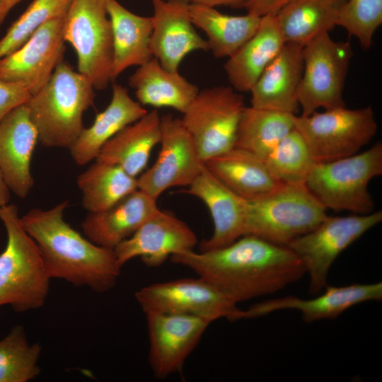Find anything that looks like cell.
Masks as SVG:
<instances>
[{"label":"cell","instance_id":"14","mask_svg":"<svg viewBox=\"0 0 382 382\" xmlns=\"http://www.w3.org/2000/svg\"><path fill=\"white\" fill-rule=\"evenodd\" d=\"M149 340V363L154 377L181 371L212 322L190 315L145 313Z\"/></svg>","mask_w":382,"mask_h":382},{"label":"cell","instance_id":"10","mask_svg":"<svg viewBox=\"0 0 382 382\" xmlns=\"http://www.w3.org/2000/svg\"><path fill=\"white\" fill-rule=\"evenodd\" d=\"M382 221V212L328 216L286 246L302 261L309 276L308 291L319 294L328 286L330 269L347 248Z\"/></svg>","mask_w":382,"mask_h":382},{"label":"cell","instance_id":"33","mask_svg":"<svg viewBox=\"0 0 382 382\" xmlns=\"http://www.w3.org/2000/svg\"><path fill=\"white\" fill-rule=\"evenodd\" d=\"M42 347L30 343L23 326L16 325L0 340V382H28L40 373Z\"/></svg>","mask_w":382,"mask_h":382},{"label":"cell","instance_id":"31","mask_svg":"<svg viewBox=\"0 0 382 382\" xmlns=\"http://www.w3.org/2000/svg\"><path fill=\"white\" fill-rule=\"evenodd\" d=\"M294 115L245 106L240 119L233 147L248 151L265 161L294 129Z\"/></svg>","mask_w":382,"mask_h":382},{"label":"cell","instance_id":"5","mask_svg":"<svg viewBox=\"0 0 382 382\" xmlns=\"http://www.w3.org/2000/svg\"><path fill=\"white\" fill-rule=\"evenodd\" d=\"M382 174V143L366 151L326 163H315L306 186L327 210L355 214L374 212L369 182Z\"/></svg>","mask_w":382,"mask_h":382},{"label":"cell","instance_id":"7","mask_svg":"<svg viewBox=\"0 0 382 382\" xmlns=\"http://www.w3.org/2000/svg\"><path fill=\"white\" fill-rule=\"evenodd\" d=\"M294 128L305 141L313 161L326 163L354 155L375 136L371 107H346L293 116Z\"/></svg>","mask_w":382,"mask_h":382},{"label":"cell","instance_id":"27","mask_svg":"<svg viewBox=\"0 0 382 382\" xmlns=\"http://www.w3.org/2000/svg\"><path fill=\"white\" fill-rule=\"evenodd\" d=\"M105 4L112 33L113 81L127 68L141 66L153 57L150 48L153 21L152 17L129 11L117 0H106Z\"/></svg>","mask_w":382,"mask_h":382},{"label":"cell","instance_id":"37","mask_svg":"<svg viewBox=\"0 0 382 382\" xmlns=\"http://www.w3.org/2000/svg\"><path fill=\"white\" fill-rule=\"evenodd\" d=\"M31 97L24 84L0 79V122L13 109L27 103Z\"/></svg>","mask_w":382,"mask_h":382},{"label":"cell","instance_id":"38","mask_svg":"<svg viewBox=\"0 0 382 382\" xmlns=\"http://www.w3.org/2000/svg\"><path fill=\"white\" fill-rule=\"evenodd\" d=\"M292 0H248L245 8L248 13L259 17L274 16Z\"/></svg>","mask_w":382,"mask_h":382},{"label":"cell","instance_id":"8","mask_svg":"<svg viewBox=\"0 0 382 382\" xmlns=\"http://www.w3.org/2000/svg\"><path fill=\"white\" fill-rule=\"evenodd\" d=\"M106 0H71L64 22V39L74 49L78 70L94 89L112 82V33Z\"/></svg>","mask_w":382,"mask_h":382},{"label":"cell","instance_id":"21","mask_svg":"<svg viewBox=\"0 0 382 382\" xmlns=\"http://www.w3.org/2000/svg\"><path fill=\"white\" fill-rule=\"evenodd\" d=\"M303 69V46L285 43L250 91V106L296 115Z\"/></svg>","mask_w":382,"mask_h":382},{"label":"cell","instance_id":"39","mask_svg":"<svg viewBox=\"0 0 382 382\" xmlns=\"http://www.w3.org/2000/svg\"><path fill=\"white\" fill-rule=\"evenodd\" d=\"M190 4L208 6H227L233 8H245L248 0H186Z\"/></svg>","mask_w":382,"mask_h":382},{"label":"cell","instance_id":"18","mask_svg":"<svg viewBox=\"0 0 382 382\" xmlns=\"http://www.w3.org/2000/svg\"><path fill=\"white\" fill-rule=\"evenodd\" d=\"M322 294L310 299L293 296L256 303L238 311L237 320L255 318L274 311L294 309L300 311L306 323L334 319L348 308L369 301H381L382 283L353 284L342 286H327Z\"/></svg>","mask_w":382,"mask_h":382},{"label":"cell","instance_id":"15","mask_svg":"<svg viewBox=\"0 0 382 382\" xmlns=\"http://www.w3.org/2000/svg\"><path fill=\"white\" fill-rule=\"evenodd\" d=\"M65 14L43 23L18 49L1 58L0 79L24 84L32 96L41 89L62 61Z\"/></svg>","mask_w":382,"mask_h":382},{"label":"cell","instance_id":"12","mask_svg":"<svg viewBox=\"0 0 382 382\" xmlns=\"http://www.w3.org/2000/svg\"><path fill=\"white\" fill-rule=\"evenodd\" d=\"M144 313L190 315L213 322L237 320L240 308L213 284L203 279L182 278L145 286L135 292Z\"/></svg>","mask_w":382,"mask_h":382},{"label":"cell","instance_id":"32","mask_svg":"<svg viewBox=\"0 0 382 382\" xmlns=\"http://www.w3.org/2000/svg\"><path fill=\"white\" fill-rule=\"evenodd\" d=\"M76 184L88 212L105 210L138 189L137 178L116 165L96 160L78 175Z\"/></svg>","mask_w":382,"mask_h":382},{"label":"cell","instance_id":"40","mask_svg":"<svg viewBox=\"0 0 382 382\" xmlns=\"http://www.w3.org/2000/svg\"><path fill=\"white\" fill-rule=\"evenodd\" d=\"M11 190L0 170V209L9 204Z\"/></svg>","mask_w":382,"mask_h":382},{"label":"cell","instance_id":"20","mask_svg":"<svg viewBox=\"0 0 382 382\" xmlns=\"http://www.w3.org/2000/svg\"><path fill=\"white\" fill-rule=\"evenodd\" d=\"M185 192L201 199L212 218V235L200 243V251L226 246L245 235V200L224 185L205 166Z\"/></svg>","mask_w":382,"mask_h":382},{"label":"cell","instance_id":"2","mask_svg":"<svg viewBox=\"0 0 382 382\" xmlns=\"http://www.w3.org/2000/svg\"><path fill=\"white\" fill-rule=\"evenodd\" d=\"M68 200L47 209L35 208L20 216L25 231L36 243L51 279L104 293L116 284L120 274L113 249L98 245L64 219Z\"/></svg>","mask_w":382,"mask_h":382},{"label":"cell","instance_id":"36","mask_svg":"<svg viewBox=\"0 0 382 382\" xmlns=\"http://www.w3.org/2000/svg\"><path fill=\"white\" fill-rule=\"evenodd\" d=\"M382 23V0H347L338 13L336 25L369 49L374 35Z\"/></svg>","mask_w":382,"mask_h":382},{"label":"cell","instance_id":"35","mask_svg":"<svg viewBox=\"0 0 382 382\" xmlns=\"http://www.w3.org/2000/svg\"><path fill=\"white\" fill-rule=\"evenodd\" d=\"M71 0H33L0 39V59L23 45L45 22L66 13Z\"/></svg>","mask_w":382,"mask_h":382},{"label":"cell","instance_id":"16","mask_svg":"<svg viewBox=\"0 0 382 382\" xmlns=\"http://www.w3.org/2000/svg\"><path fill=\"white\" fill-rule=\"evenodd\" d=\"M197 243L196 234L185 222L158 209L114 251L121 268L138 257L146 266L156 267L173 255L194 250Z\"/></svg>","mask_w":382,"mask_h":382},{"label":"cell","instance_id":"11","mask_svg":"<svg viewBox=\"0 0 382 382\" xmlns=\"http://www.w3.org/2000/svg\"><path fill=\"white\" fill-rule=\"evenodd\" d=\"M244 97L231 86L199 91L181 119L203 161L234 146Z\"/></svg>","mask_w":382,"mask_h":382},{"label":"cell","instance_id":"1","mask_svg":"<svg viewBox=\"0 0 382 382\" xmlns=\"http://www.w3.org/2000/svg\"><path fill=\"white\" fill-rule=\"evenodd\" d=\"M170 260L192 270L236 305L279 291L306 273L289 248L251 235L219 248L175 254Z\"/></svg>","mask_w":382,"mask_h":382},{"label":"cell","instance_id":"3","mask_svg":"<svg viewBox=\"0 0 382 382\" xmlns=\"http://www.w3.org/2000/svg\"><path fill=\"white\" fill-rule=\"evenodd\" d=\"M94 90L68 63L57 65L48 81L26 103L43 146L69 148L85 127L83 113L93 104Z\"/></svg>","mask_w":382,"mask_h":382},{"label":"cell","instance_id":"6","mask_svg":"<svg viewBox=\"0 0 382 382\" xmlns=\"http://www.w3.org/2000/svg\"><path fill=\"white\" fill-rule=\"evenodd\" d=\"M327 216L326 209L305 184H282L267 196L245 200V235L286 245L313 230Z\"/></svg>","mask_w":382,"mask_h":382},{"label":"cell","instance_id":"9","mask_svg":"<svg viewBox=\"0 0 382 382\" xmlns=\"http://www.w3.org/2000/svg\"><path fill=\"white\" fill-rule=\"evenodd\" d=\"M352 54L349 42L335 41L329 33L303 46V69L296 93L301 115L346 107L342 93Z\"/></svg>","mask_w":382,"mask_h":382},{"label":"cell","instance_id":"17","mask_svg":"<svg viewBox=\"0 0 382 382\" xmlns=\"http://www.w3.org/2000/svg\"><path fill=\"white\" fill-rule=\"evenodd\" d=\"M154 7L150 48L153 57L168 71H178L190 52L207 51V40L195 30L186 0H151Z\"/></svg>","mask_w":382,"mask_h":382},{"label":"cell","instance_id":"23","mask_svg":"<svg viewBox=\"0 0 382 382\" xmlns=\"http://www.w3.org/2000/svg\"><path fill=\"white\" fill-rule=\"evenodd\" d=\"M133 100L122 86L113 83L112 98L107 108L96 116L93 123L84 127L68 149L76 164L84 166L96 160L104 144L124 127L147 113Z\"/></svg>","mask_w":382,"mask_h":382},{"label":"cell","instance_id":"4","mask_svg":"<svg viewBox=\"0 0 382 382\" xmlns=\"http://www.w3.org/2000/svg\"><path fill=\"white\" fill-rule=\"evenodd\" d=\"M0 220L6 233L0 253V306L18 313L37 309L45 303L51 279L39 248L23 228L16 204L1 209Z\"/></svg>","mask_w":382,"mask_h":382},{"label":"cell","instance_id":"30","mask_svg":"<svg viewBox=\"0 0 382 382\" xmlns=\"http://www.w3.org/2000/svg\"><path fill=\"white\" fill-rule=\"evenodd\" d=\"M347 0H292L274 16L286 43L305 45L329 33Z\"/></svg>","mask_w":382,"mask_h":382},{"label":"cell","instance_id":"34","mask_svg":"<svg viewBox=\"0 0 382 382\" xmlns=\"http://www.w3.org/2000/svg\"><path fill=\"white\" fill-rule=\"evenodd\" d=\"M272 176L282 184H305L314 165L308 148L294 128L265 160Z\"/></svg>","mask_w":382,"mask_h":382},{"label":"cell","instance_id":"25","mask_svg":"<svg viewBox=\"0 0 382 382\" xmlns=\"http://www.w3.org/2000/svg\"><path fill=\"white\" fill-rule=\"evenodd\" d=\"M285 43L274 16L261 17L255 33L224 64L231 87L239 93L250 91Z\"/></svg>","mask_w":382,"mask_h":382},{"label":"cell","instance_id":"22","mask_svg":"<svg viewBox=\"0 0 382 382\" xmlns=\"http://www.w3.org/2000/svg\"><path fill=\"white\" fill-rule=\"evenodd\" d=\"M158 209L156 199L137 189L105 210L88 212L81 228L94 243L114 250Z\"/></svg>","mask_w":382,"mask_h":382},{"label":"cell","instance_id":"24","mask_svg":"<svg viewBox=\"0 0 382 382\" xmlns=\"http://www.w3.org/2000/svg\"><path fill=\"white\" fill-rule=\"evenodd\" d=\"M204 163L219 181L247 201L267 196L282 185L270 173L265 161L238 148L233 147Z\"/></svg>","mask_w":382,"mask_h":382},{"label":"cell","instance_id":"13","mask_svg":"<svg viewBox=\"0 0 382 382\" xmlns=\"http://www.w3.org/2000/svg\"><path fill=\"white\" fill-rule=\"evenodd\" d=\"M159 144L156 161L137 178L138 189L156 199L170 187H188L204 168L181 119L171 114L161 117Z\"/></svg>","mask_w":382,"mask_h":382},{"label":"cell","instance_id":"28","mask_svg":"<svg viewBox=\"0 0 382 382\" xmlns=\"http://www.w3.org/2000/svg\"><path fill=\"white\" fill-rule=\"evenodd\" d=\"M129 85L141 105L171 108L182 114L199 91L178 71L164 69L154 57L139 66L129 76Z\"/></svg>","mask_w":382,"mask_h":382},{"label":"cell","instance_id":"26","mask_svg":"<svg viewBox=\"0 0 382 382\" xmlns=\"http://www.w3.org/2000/svg\"><path fill=\"white\" fill-rule=\"evenodd\" d=\"M160 139L161 117L153 110L108 140L96 161L116 165L137 178L146 169L151 153Z\"/></svg>","mask_w":382,"mask_h":382},{"label":"cell","instance_id":"19","mask_svg":"<svg viewBox=\"0 0 382 382\" xmlns=\"http://www.w3.org/2000/svg\"><path fill=\"white\" fill-rule=\"evenodd\" d=\"M39 141L26 103L9 112L0 122V170L11 190L25 198L34 185L33 155Z\"/></svg>","mask_w":382,"mask_h":382},{"label":"cell","instance_id":"29","mask_svg":"<svg viewBox=\"0 0 382 382\" xmlns=\"http://www.w3.org/2000/svg\"><path fill=\"white\" fill-rule=\"evenodd\" d=\"M189 11L194 25L204 32L208 49L216 58L231 56L255 33L261 20L249 13L231 16L195 4H189Z\"/></svg>","mask_w":382,"mask_h":382},{"label":"cell","instance_id":"41","mask_svg":"<svg viewBox=\"0 0 382 382\" xmlns=\"http://www.w3.org/2000/svg\"><path fill=\"white\" fill-rule=\"evenodd\" d=\"M21 0H0V27L10 11Z\"/></svg>","mask_w":382,"mask_h":382}]
</instances>
